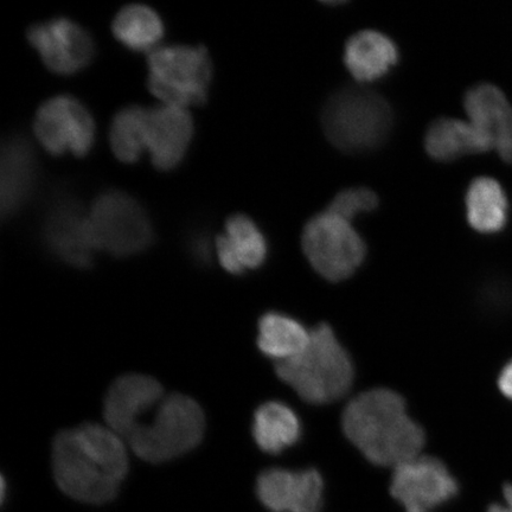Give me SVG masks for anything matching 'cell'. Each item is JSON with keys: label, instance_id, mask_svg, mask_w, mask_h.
Segmentation results:
<instances>
[{"label": "cell", "instance_id": "6da1fadb", "mask_svg": "<svg viewBox=\"0 0 512 512\" xmlns=\"http://www.w3.org/2000/svg\"><path fill=\"white\" fill-rule=\"evenodd\" d=\"M53 471L59 488L75 501L111 502L128 472L124 439L98 424L63 431L54 441Z\"/></svg>", "mask_w": 512, "mask_h": 512}, {"label": "cell", "instance_id": "7a4b0ae2", "mask_svg": "<svg viewBox=\"0 0 512 512\" xmlns=\"http://www.w3.org/2000/svg\"><path fill=\"white\" fill-rule=\"evenodd\" d=\"M343 431L358 451L377 466L396 467L420 456L426 443L422 427L407 413L405 400L386 388L352 399L342 416Z\"/></svg>", "mask_w": 512, "mask_h": 512}, {"label": "cell", "instance_id": "3957f363", "mask_svg": "<svg viewBox=\"0 0 512 512\" xmlns=\"http://www.w3.org/2000/svg\"><path fill=\"white\" fill-rule=\"evenodd\" d=\"M277 374L303 401L326 405L349 393L355 368L334 330L319 324L302 354L277 364Z\"/></svg>", "mask_w": 512, "mask_h": 512}, {"label": "cell", "instance_id": "277c9868", "mask_svg": "<svg viewBox=\"0 0 512 512\" xmlns=\"http://www.w3.org/2000/svg\"><path fill=\"white\" fill-rule=\"evenodd\" d=\"M322 123L326 138L339 151L366 152L386 142L393 126V111L379 93L347 86L325 102Z\"/></svg>", "mask_w": 512, "mask_h": 512}, {"label": "cell", "instance_id": "5b68a950", "mask_svg": "<svg viewBox=\"0 0 512 512\" xmlns=\"http://www.w3.org/2000/svg\"><path fill=\"white\" fill-rule=\"evenodd\" d=\"M206 419L198 403L182 394L165 396L126 439L132 451L147 463L170 462L200 445Z\"/></svg>", "mask_w": 512, "mask_h": 512}, {"label": "cell", "instance_id": "8992f818", "mask_svg": "<svg viewBox=\"0 0 512 512\" xmlns=\"http://www.w3.org/2000/svg\"><path fill=\"white\" fill-rule=\"evenodd\" d=\"M147 87L165 105L187 108L206 105L213 64L204 47L168 46L153 49L147 57Z\"/></svg>", "mask_w": 512, "mask_h": 512}, {"label": "cell", "instance_id": "52a82bcc", "mask_svg": "<svg viewBox=\"0 0 512 512\" xmlns=\"http://www.w3.org/2000/svg\"><path fill=\"white\" fill-rule=\"evenodd\" d=\"M88 220L96 251L126 258L144 252L153 241L149 216L123 191L110 190L96 197Z\"/></svg>", "mask_w": 512, "mask_h": 512}, {"label": "cell", "instance_id": "ba28073f", "mask_svg": "<svg viewBox=\"0 0 512 512\" xmlns=\"http://www.w3.org/2000/svg\"><path fill=\"white\" fill-rule=\"evenodd\" d=\"M302 242L311 266L334 283L350 278L367 255L366 243L351 222L328 210L305 224Z\"/></svg>", "mask_w": 512, "mask_h": 512}, {"label": "cell", "instance_id": "9c48e42d", "mask_svg": "<svg viewBox=\"0 0 512 512\" xmlns=\"http://www.w3.org/2000/svg\"><path fill=\"white\" fill-rule=\"evenodd\" d=\"M38 142L51 156L89 155L95 144V121L72 95H57L38 108L34 121Z\"/></svg>", "mask_w": 512, "mask_h": 512}, {"label": "cell", "instance_id": "30bf717a", "mask_svg": "<svg viewBox=\"0 0 512 512\" xmlns=\"http://www.w3.org/2000/svg\"><path fill=\"white\" fill-rule=\"evenodd\" d=\"M459 492L457 479L438 458L418 456L394 467L390 494L405 512H433Z\"/></svg>", "mask_w": 512, "mask_h": 512}, {"label": "cell", "instance_id": "8fae6325", "mask_svg": "<svg viewBox=\"0 0 512 512\" xmlns=\"http://www.w3.org/2000/svg\"><path fill=\"white\" fill-rule=\"evenodd\" d=\"M28 41L50 72L73 75L91 64L95 55L93 37L68 18H55L31 25Z\"/></svg>", "mask_w": 512, "mask_h": 512}, {"label": "cell", "instance_id": "7c38bea8", "mask_svg": "<svg viewBox=\"0 0 512 512\" xmlns=\"http://www.w3.org/2000/svg\"><path fill=\"white\" fill-rule=\"evenodd\" d=\"M43 241L49 252L69 266H92L94 247L88 215L79 201L61 197L48 210Z\"/></svg>", "mask_w": 512, "mask_h": 512}, {"label": "cell", "instance_id": "4fadbf2b", "mask_svg": "<svg viewBox=\"0 0 512 512\" xmlns=\"http://www.w3.org/2000/svg\"><path fill=\"white\" fill-rule=\"evenodd\" d=\"M256 496L271 512H322L324 480L315 469L273 467L256 480Z\"/></svg>", "mask_w": 512, "mask_h": 512}, {"label": "cell", "instance_id": "5bb4252c", "mask_svg": "<svg viewBox=\"0 0 512 512\" xmlns=\"http://www.w3.org/2000/svg\"><path fill=\"white\" fill-rule=\"evenodd\" d=\"M164 398L162 384L153 377L140 374L121 376L106 395V426L126 440Z\"/></svg>", "mask_w": 512, "mask_h": 512}, {"label": "cell", "instance_id": "9a60e30c", "mask_svg": "<svg viewBox=\"0 0 512 512\" xmlns=\"http://www.w3.org/2000/svg\"><path fill=\"white\" fill-rule=\"evenodd\" d=\"M194 121L187 108L160 105L147 110L146 149L159 171L175 170L187 155Z\"/></svg>", "mask_w": 512, "mask_h": 512}, {"label": "cell", "instance_id": "2e32d148", "mask_svg": "<svg viewBox=\"0 0 512 512\" xmlns=\"http://www.w3.org/2000/svg\"><path fill=\"white\" fill-rule=\"evenodd\" d=\"M470 123L489 139L504 162L512 164V106L507 96L491 83H480L465 95Z\"/></svg>", "mask_w": 512, "mask_h": 512}, {"label": "cell", "instance_id": "e0dca14e", "mask_svg": "<svg viewBox=\"0 0 512 512\" xmlns=\"http://www.w3.org/2000/svg\"><path fill=\"white\" fill-rule=\"evenodd\" d=\"M0 213L10 219L27 202L37 178V160L31 144L21 134L4 140L0 162Z\"/></svg>", "mask_w": 512, "mask_h": 512}, {"label": "cell", "instance_id": "ac0fdd59", "mask_svg": "<svg viewBox=\"0 0 512 512\" xmlns=\"http://www.w3.org/2000/svg\"><path fill=\"white\" fill-rule=\"evenodd\" d=\"M216 252L224 270L240 275L264 265L268 246L251 217L236 214L227 220L226 233L217 236Z\"/></svg>", "mask_w": 512, "mask_h": 512}, {"label": "cell", "instance_id": "d6986e66", "mask_svg": "<svg viewBox=\"0 0 512 512\" xmlns=\"http://www.w3.org/2000/svg\"><path fill=\"white\" fill-rule=\"evenodd\" d=\"M398 61V47L380 31L357 32L345 44V66L358 82L381 79Z\"/></svg>", "mask_w": 512, "mask_h": 512}, {"label": "cell", "instance_id": "ffe728a7", "mask_svg": "<svg viewBox=\"0 0 512 512\" xmlns=\"http://www.w3.org/2000/svg\"><path fill=\"white\" fill-rule=\"evenodd\" d=\"M425 147L428 155L439 162L492 150L489 139L476 126L454 118L434 120L426 132Z\"/></svg>", "mask_w": 512, "mask_h": 512}, {"label": "cell", "instance_id": "44dd1931", "mask_svg": "<svg viewBox=\"0 0 512 512\" xmlns=\"http://www.w3.org/2000/svg\"><path fill=\"white\" fill-rule=\"evenodd\" d=\"M252 431L256 445L268 454H279L296 445L303 433L298 415L279 401L266 402L256 409Z\"/></svg>", "mask_w": 512, "mask_h": 512}, {"label": "cell", "instance_id": "7402d4cb", "mask_svg": "<svg viewBox=\"0 0 512 512\" xmlns=\"http://www.w3.org/2000/svg\"><path fill=\"white\" fill-rule=\"evenodd\" d=\"M466 215L470 226L482 234H496L507 224L509 202L496 179H473L466 192Z\"/></svg>", "mask_w": 512, "mask_h": 512}, {"label": "cell", "instance_id": "603a6c76", "mask_svg": "<svg viewBox=\"0 0 512 512\" xmlns=\"http://www.w3.org/2000/svg\"><path fill=\"white\" fill-rule=\"evenodd\" d=\"M258 347L271 360L283 363L297 357L310 343L311 331L298 320L278 312L259 320Z\"/></svg>", "mask_w": 512, "mask_h": 512}, {"label": "cell", "instance_id": "cb8c5ba5", "mask_svg": "<svg viewBox=\"0 0 512 512\" xmlns=\"http://www.w3.org/2000/svg\"><path fill=\"white\" fill-rule=\"evenodd\" d=\"M113 35L124 47L133 51L150 50L162 40L164 24L157 12L149 6H126L114 18Z\"/></svg>", "mask_w": 512, "mask_h": 512}, {"label": "cell", "instance_id": "d4e9b609", "mask_svg": "<svg viewBox=\"0 0 512 512\" xmlns=\"http://www.w3.org/2000/svg\"><path fill=\"white\" fill-rule=\"evenodd\" d=\"M147 108L130 105L113 119L110 140L113 153L120 162L134 164L146 149Z\"/></svg>", "mask_w": 512, "mask_h": 512}, {"label": "cell", "instance_id": "484cf974", "mask_svg": "<svg viewBox=\"0 0 512 512\" xmlns=\"http://www.w3.org/2000/svg\"><path fill=\"white\" fill-rule=\"evenodd\" d=\"M379 207V197L368 188L345 189L332 200L328 211L351 222L357 214L370 213Z\"/></svg>", "mask_w": 512, "mask_h": 512}, {"label": "cell", "instance_id": "4316f807", "mask_svg": "<svg viewBox=\"0 0 512 512\" xmlns=\"http://www.w3.org/2000/svg\"><path fill=\"white\" fill-rule=\"evenodd\" d=\"M498 388L501 393L512 400V360L505 366L498 377Z\"/></svg>", "mask_w": 512, "mask_h": 512}, {"label": "cell", "instance_id": "83f0119b", "mask_svg": "<svg viewBox=\"0 0 512 512\" xmlns=\"http://www.w3.org/2000/svg\"><path fill=\"white\" fill-rule=\"evenodd\" d=\"M192 251L196 255V258L208 262L210 259L209 242L207 236L197 235L195 236L194 242H192Z\"/></svg>", "mask_w": 512, "mask_h": 512}, {"label": "cell", "instance_id": "f1b7e54d", "mask_svg": "<svg viewBox=\"0 0 512 512\" xmlns=\"http://www.w3.org/2000/svg\"><path fill=\"white\" fill-rule=\"evenodd\" d=\"M504 504H491L488 512H512V484H507L503 489Z\"/></svg>", "mask_w": 512, "mask_h": 512}]
</instances>
